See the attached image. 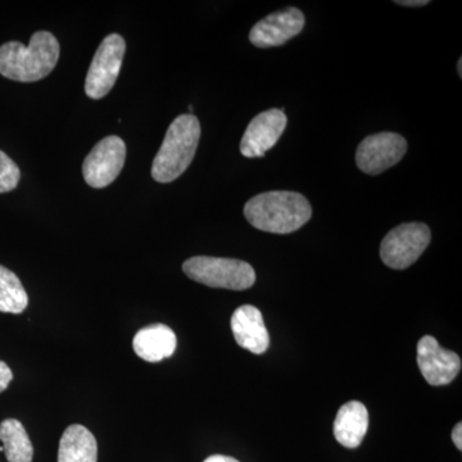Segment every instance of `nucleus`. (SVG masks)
I'll use <instances>...</instances> for the list:
<instances>
[{
    "label": "nucleus",
    "mask_w": 462,
    "mask_h": 462,
    "mask_svg": "<svg viewBox=\"0 0 462 462\" xmlns=\"http://www.w3.org/2000/svg\"><path fill=\"white\" fill-rule=\"evenodd\" d=\"M245 216L252 226L273 234H291L309 223L311 205L296 191L275 190L258 194L245 203Z\"/></svg>",
    "instance_id": "1"
},
{
    "label": "nucleus",
    "mask_w": 462,
    "mask_h": 462,
    "mask_svg": "<svg viewBox=\"0 0 462 462\" xmlns=\"http://www.w3.org/2000/svg\"><path fill=\"white\" fill-rule=\"evenodd\" d=\"M60 58V42L48 32L33 33L30 44L9 42L0 47V75L20 83L47 78Z\"/></svg>",
    "instance_id": "2"
},
{
    "label": "nucleus",
    "mask_w": 462,
    "mask_h": 462,
    "mask_svg": "<svg viewBox=\"0 0 462 462\" xmlns=\"http://www.w3.org/2000/svg\"><path fill=\"white\" fill-rule=\"evenodd\" d=\"M200 139V124L194 115H181L170 125L162 145L154 157L152 178L172 182L187 171L196 156Z\"/></svg>",
    "instance_id": "3"
},
{
    "label": "nucleus",
    "mask_w": 462,
    "mask_h": 462,
    "mask_svg": "<svg viewBox=\"0 0 462 462\" xmlns=\"http://www.w3.org/2000/svg\"><path fill=\"white\" fill-rule=\"evenodd\" d=\"M182 272L191 281L209 288L245 291L256 282L254 267L234 258L191 257L182 264Z\"/></svg>",
    "instance_id": "4"
},
{
    "label": "nucleus",
    "mask_w": 462,
    "mask_h": 462,
    "mask_svg": "<svg viewBox=\"0 0 462 462\" xmlns=\"http://www.w3.org/2000/svg\"><path fill=\"white\" fill-rule=\"evenodd\" d=\"M430 227L421 223L402 224L389 231L380 245L383 263L394 270L411 266L430 245Z\"/></svg>",
    "instance_id": "5"
},
{
    "label": "nucleus",
    "mask_w": 462,
    "mask_h": 462,
    "mask_svg": "<svg viewBox=\"0 0 462 462\" xmlns=\"http://www.w3.org/2000/svg\"><path fill=\"white\" fill-rule=\"evenodd\" d=\"M126 51V42L118 33L106 36L94 54L85 81V93L91 99L105 98L112 90Z\"/></svg>",
    "instance_id": "6"
},
{
    "label": "nucleus",
    "mask_w": 462,
    "mask_h": 462,
    "mask_svg": "<svg viewBox=\"0 0 462 462\" xmlns=\"http://www.w3.org/2000/svg\"><path fill=\"white\" fill-rule=\"evenodd\" d=\"M126 160V144L118 136H107L91 149L84 160L83 175L91 188L108 187L123 171Z\"/></svg>",
    "instance_id": "7"
},
{
    "label": "nucleus",
    "mask_w": 462,
    "mask_h": 462,
    "mask_svg": "<svg viewBox=\"0 0 462 462\" xmlns=\"http://www.w3.org/2000/svg\"><path fill=\"white\" fill-rule=\"evenodd\" d=\"M407 152V142L397 133H379L367 136L358 145L356 163L367 175H379L397 165Z\"/></svg>",
    "instance_id": "8"
},
{
    "label": "nucleus",
    "mask_w": 462,
    "mask_h": 462,
    "mask_svg": "<svg viewBox=\"0 0 462 462\" xmlns=\"http://www.w3.org/2000/svg\"><path fill=\"white\" fill-rule=\"evenodd\" d=\"M305 16L298 8L289 7L264 17L252 27L249 42L257 48L281 47L305 27Z\"/></svg>",
    "instance_id": "9"
},
{
    "label": "nucleus",
    "mask_w": 462,
    "mask_h": 462,
    "mask_svg": "<svg viewBox=\"0 0 462 462\" xmlns=\"http://www.w3.org/2000/svg\"><path fill=\"white\" fill-rule=\"evenodd\" d=\"M287 123V116L282 109L272 108L257 115L243 135L240 153L247 158L263 157L281 139Z\"/></svg>",
    "instance_id": "10"
},
{
    "label": "nucleus",
    "mask_w": 462,
    "mask_h": 462,
    "mask_svg": "<svg viewBox=\"0 0 462 462\" xmlns=\"http://www.w3.org/2000/svg\"><path fill=\"white\" fill-rule=\"evenodd\" d=\"M418 365L424 379L433 387L449 384L461 370L457 354L440 348L431 336L422 337L419 342Z\"/></svg>",
    "instance_id": "11"
},
{
    "label": "nucleus",
    "mask_w": 462,
    "mask_h": 462,
    "mask_svg": "<svg viewBox=\"0 0 462 462\" xmlns=\"http://www.w3.org/2000/svg\"><path fill=\"white\" fill-rule=\"evenodd\" d=\"M234 338L242 348L254 355H263L270 346V336L264 327L263 314L257 307L245 305L231 316Z\"/></svg>",
    "instance_id": "12"
},
{
    "label": "nucleus",
    "mask_w": 462,
    "mask_h": 462,
    "mask_svg": "<svg viewBox=\"0 0 462 462\" xmlns=\"http://www.w3.org/2000/svg\"><path fill=\"white\" fill-rule=\"evenodd\" d=\"M176 346H178V340L175 333L163 324H153L143 328L133 340L136 356L147 363H160L163 358L171 357Z\"/></svg>",
    "instance_id": "13"
},
{
    "label": "nucleus",
    "mask_w": 462,
    "mask_h": 462,
    "mask_svg": "<svg viewBox=\"0 0 462 462\" xmlns=\"http://www.w3.org/2000/svg\"><path fill=\"white\" fill-rule=\"evenodd\" d=\"M369 428V412L358 401L343 404L334 421V437L346 448H357Z\"/></svg>",
    "instance_id": "14"
},
{
    "label": "nucleus",
    "mask_w": 462,
    "mask_h": 462,
    "mask_svg": "<svg viewBox=\"0 0 462 462\" xmlns=\"http://www.w3.org/2000/svg\"><path fill=\"white\" fill-rule=\"evenodd\" d=\"M98 445L96 437L83 425L67 428L60 442L58 462H97Z\"/></svg>",
    "instance_id": "15"
},
{
    "label": "nucleus",
    "mask_w": 462,
    "mask_h": 462,
    "mask_svg": "<svg viewBox=\"0 0 462 462\" xmlns=\"http://www.w3.org/2000/svg\"><path fill=\"white\" fill-rule=\"evenodd\" d=\"M0 440L9 462H32L33 447L23 422L7 419L0 422Z\"/></svg>",
    "instance_id": "16"
},
{
    "label": "nucleus",
    "mask_w": 462,
    "mask_h": 462,
    "mask_svg": "<svg viewBox=\"0 0 462 462\" xmlns=\"http://www.w3.org/2000/svg\"><path fill=\"white\" fill-rule=\"evenodd\" d=\"M29 305V297L16 273L0 264V312L23 314Z\"/></svg>",
    "instance_id": "17"
},
{
    "label": "nucleus",
    "mask_w": 462,
    "mask_h": 462,
    "mask_svg": "<svg viewBox=\"0 0 462 462\" xmlns=\"http://www.w3.org/2000/svg\"><path fill=\"white\" fill-rule=\"evenodd\" d=\"M20 179L21 171L16 162L0 151V193L16 189Z\"/></svg>",
    "instance_id": "18"
},
{
    "label": "nucleus",
    "mask_w": 462,
    "mask_h": 462,
    "mask_svg": "<svg viewBox=\"0 0 462 462\" xmlns=\"http://www.w3.org/2000/svg\"><path fill=\"white\" fill-rule=\"evenodd\" d=\"M12 380H14V373L9 369L7 364L0 361V393H3L8 388Z\"/></svg>",
    "instance_id": "19"
},
{
    "label": "nucleus",
    "mask_w": 462,
    "mask_h": 462,
    "mask_svg": "<svg viewBox=\"0 0 462 462\" xmlns=\"http://www.w3.org/2000/svg\"><path fill=\"white\" fill-rule=\"evenodd\" d=\"M452 440H454L455 446L457 447L458 449H462V424L458 422L457 425L454 428V431H452Z\"/></svg>",
    "instance_id": "20"
},
{
    "label": "nucleus",
    "mask_w": 462,
    "mask_h": 462,
    "mask_svg": "<svg viewBox=\"0 0 462 462\" xmlns=\"http://www.w3.org/2000/svg\"><path fill=\"white\" fill-rule=\"evenodd\" d=\"M398 5H404V7H424V5H430L428 0H404V2H396Z\"/></svg>",
    "instance_id": "21"
},
{
    "label": "nucleus",
    "mask_w": 462,
    "mask_h": 462,
    "mask_svg": "<svg viewBox=\"0 0 462 462\" xmlns=\"http://www.w3.org/2000/svg\"><path fill=\"white\" fill-rule=\"evenodd\" d=\"M203 462H239L236 458L230 457V456L214 455L207 457Z\"/></svg>",
    "instance_id": "22"
},
{
    "label": "nucleus",
    "mask_w": 462,
    "mask_h": 462,
    "mask_svg": "<svg viewBox=\"0 0 462 462\" xmlns=\"http://www.w3.org/2000/svg\"><path fill=\"white\" fill-rule=\"evenodd\" d=\"M461 62H462V60L460 58V60H458V75H462V69H461Z\"/></svg>",
    "instance_id": "23"
}]
</instances>
